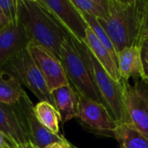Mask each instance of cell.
Instances as JSON below:
<instances>
[{
    "label": "cell",
    "mask_w": 148,
    "mask_h": 148,
    "mask_svg": "<svg viewBox=\"0 0 148 148\" xmlns=\"http://www.w3.org/2000/svg\"><path fill=\"white\" fill-rule=\"evenodd\" d=\"M147 0H109L106 19H97L110 37L116 52L140 46Z\"/></svg>",
    "instance_id": "obj_1"
},
{
    "label": "cell",
    "mask_w": 148,
    "mask_h": 148,
    "mask_svg": "<svg viewBox=\"0 0 148 148\" xmlns=\"http://www.w3.org/2000/svg\"><path fill=\"white\" fill-rule=\"evenodd\" d=\"M19 23L29 42L48 49L60 60L61 47L69 33L37 0H18Z\"/></svg>",
    "instance_id": "obj_2"
},
{
    "label": "cell",
    "mask_w": 148,
    "mask_h": 148,
    "mask_svg": "<svg viewBox=\"0 0 148 148\" xmlns=\"http://www.w3.org/2000/svg\"><path fill=\"white\" fill-rule=\"evenodd\" d=\"M60 61L73 89L82 95L103 104L84 55L82 42L69 36L62 44Z\"/></svg>",
    "instance_id": "obj_3"
},
{
    "label": "cell",
    "mask_w": 148,
    "mask_h": 148,
    "mask_svg": "<svg viewBox=\"0 0 148 148\" xmlns=\"http://www.w3.org/2000/svg\"><path fill=\"white\" fill-rule=\"evenodd\" d=\"M82 49L89 65L95 86L103 104L119 125L127 124L122 81L119 82L114 80L84 42H82Z\"/></svg>",
    "instance_id": "obj_4"
},
{
    "label": "cell",
    "mask_w": 148,
    "mask_h": 148,
    "mask_svg": "<svg viewBox=\"0 0 148 148\" xmlns=\"http://www.w3.org/2000/svg\"><path fill=\"white\" fill-rule=\"evenodd\" d=\"M4 69L13 74L21 85L29 88L39 101H48L54 106L51 92L26 48L16 54Z\"/></svg>",
    "instance_id": "obj_5"
},
{
    "label": "cell",
    "mask_w": 148,
    "mask_h": 148,
    "mask_svg": "<svg viewBox=\"0 0 148 148\" xmlns=\"http://www.w3.org/2000/svg\"><path fill=\"white\" fill-rule=\"evenodd\" d=\"M76 119L88 131L98 135L113 137L119 126L107 107L102 103L77 93Z\"/></svg>",
    "instance_id": "obj_6"
},
{
    "label": "cell",
    "mask_w": 148,
    "mask_h": 148,
    "mask_svg": "<svg viewBox=\"0 0 148 148\" xmlns=\"http://www.w3.org/2000/svg\"><path fill=\"white\" fill-rule=\"evenodd\" d=\"M127 125L148 138V85L143 80L131 84L122 80Z\"/></svg>",
    "instance_id": "obj_7"
},
{
    "label": "cell",
    "mask_w": 148,
    "mask_h": 148,
    "mask_svg": "<svg viewBox=\"0 0 148 148\" xmlns=\"http://www.w3.org/2000/svg\"><path fill=\"white\" fill-rule=\"evenodd\" d=\"M37 1L70 36L80 42H85L88 25L71 0Z\"/></svg>",
    "instance_id": "obj_8"
},
{
    "label": "cell",
    "mask_w": 148,
    "mask_h": 148,
    "mask_svg": "<svg viewBox=\"0 0 148 148\" xmlns=\"http://www.w3.org/2000/svg\"><path fill=\"white\" fill-rule=\"evenodd\" d=\"M14 106L17 110L28 140L36 147L45 148L52 143L67 140L62 134H52L37 121L33 110L34 105L25 91Z\"/></svg>",
    "instance_id": "obj_9"
},
{
    "label": "cell",
    "mask_w": 148,
    "mask_h": 148,
    "mask_svg": "<svg viewBox=\"0 0 148 148\" xmlns=\"http://www.w3.org/2000/svg\"><path fill=\"white\" fill-rule=\"evenodd\" d=\"M26 49L42 73L50 92L60 87L69 85L64 69L58 58L45 48L34 42H29Z\"/></svg>",
    "instance_id": "obj_10"
},
{
    "label": "cell",
    "mask_w": 148,
    "mask_h": 148,
    "mask_svg": "<svg viewBox=\"0 0 148 148\" xmlns=\"http://www.w3.org/2000/svg\"><path fill=\"white\" fill-rule=\"evenodd\" d=\"M29 40L20 23H9L0 30V69L20 50L25 49Z\"/></svg>",
    "instance_id": "obj_11"
},
{
    "label": "cell",
    "mask_w": 148,
    "mask_h": 148,
    "mask_svg": "<svg viewBox=\"0 0 148 148\" xmlns=\"http://www.w3.org/2000/svg\"><path fill=\"white\" fill-rule=\"evenodd\" d=\"M117 66L123 81L131 78L140 80L145 77L142 60V49L140 46L129 47L117 53Z\"/></svg>",
    "instance_id": "obj_12"
},
{
    "label": "cell",
    "mask_w": 148,
    "mask_h": 148,
    "mask_svg": "<svg viewBox=\"0 0 148 148\" xmlns=\"http://www.w3.org/2000/svg\"><path fill=\"white\" fill-rule=\"evenodd\" d=\"M0 130L5 134L13 147L29 141L14 105L0 102Z\"/></svg>",
    "instance_id": "obj_13"
},
{
    "label": "cell",
    "mask_w": 148,
    "mask_h": 148,
    "mask_svg": "<svg viewBox=\"0 0 148 148\" xmlns=\"http://www.w3.org/2000/svg\"><path fill=\"white\" fill-rule=\"evenodd\" d=\"M54 106L59 114L60 121L64 124L76 118L78 96L70 85L60 87L51 91Z\"/></svg>",
    "instance_id": "obj_14"
},
{
    "label": "cell",
    "mask_w": 148,
    "mask_h": 148,
    "mask_svg": "<svg viewBox=\"0 0 148 148\" xmlns=\"http://www.w3.org/2000/svg\"><path fill=\"white\" fill-rule=\"evenodd\" d=\"M84 43L109 75L116 82H121L122 79L120 75L116 62L89 27L87 30V37Z\"/></svg>",
    "instance_id": "obj_15"
},
{
    "label": "cell",
    "mask_w": 148,
    "mask_h": 148,
    "mask_svg": "<svg viewBox=\"0 0 148 148\" xmlns=\"http://www.w3.org/2000/svg\"><path fill=\"white\" fill-rule=\"evenodd\" d=\"M23 92L21 83L13 74L6 69H0V102L14 105Z\"/></svg>",
    "instance_id": "obj_16"
},
{
    "label": "cell",
    "mask_w": 148,
    "mask_h": 148,
    "mask_svg": "<svg viewBox=\"0 0 148 148\" xmlns=\"http://www.w3.org/2000/svg\"><path fill=\"white\" fill-rule=\"evenodd\" d=\"M114 138L121 148H148V138L127 124L119 125Z\"/></svg>",
    "instance_id": "obj_17"
},
{
    "label": "cell",
    "mask_w": 148,
    "mask_h": 148,
    "mask_svg": "<svg viewBox=\"0 0 148 148\" xmlns=\"http://www.w3.org/2000/svg\"><path fill=\"white\" fill-rule=\"evenodd\" d=\"M37 121L49 131L60 134V117L56 108L48 101H38L33 107Z\"/></svg>",
    "instance_id": "obj_18"
},
{
    "label": "cell",
    "mask_w": 148,
    "mask_h": 148,
    "mask_svg": "<svg viewBox=\"0 0 148 148\" xmlns=\"http://www.w3.org/2000/svg\"><path fill=\"white\" fill-rule=\"evenodd\" d=\"M72 3L82 14L97 19H106L109 11V0H71Z\"/></svg>",
    "instance_id": "obj_19"
},
{
    "label": "cell",
    "mask_w": 148,
    "mask_h": 148,
    "mask_svg": "<svg viewBox=\"0 0 148 148\" xmlns=\"http://www.w3.org/2000/svg\"><path fill=\"white\" fill-rule=\"evenodd\" d=\"M82 15L84 20L86 21V23H88V27L93 30V32L95 34L97 38L104 45V47L108 50V52L111 54V56H113V58L114 59V61L117 63V52L115 50V48H114L110 37L107 34V32L104 30V29L99 23L97 18H95L94 16H91L89 15H87V14H82Z\"/></svg>",
    "instance_id": "obj_20"
},
{
    "label": "cell",
    "mask_w": 148,
    "mask_h": 148,
    "mask_svg": "<svg viewBox=\"0 0 148 148\" xmlns=\"http://www.w3.org/2000/svg\"><path fill=\"white\" fill-rule=\"evenodd\" d=\"M0 8L10 23H19L18 0H0Z\"/></svg>",
    "instance_id": "obj_21"
},
{
    "label": "cell",
    "mask_w": 148,
    "mask_h": 148,
    "mask_svg": "<svg viewBox=\"0 0 148 148\" xmlns=\"http://www.w3.org/2000/svg\"><path fill=\"white\" fill-rule=\"evenodd\" d=\"M13 146L5 136V134L0 130V148H12Z\"/></svg>",
    "instance_id": "obj_22"
},
{
    "label": "cell",
    "mask_w": 148,
    "mask_h": 148,
    "mask_svg": "<svg viewBox=\"0 0 148 148\" xmlns=\"http://www.w3.org/2000/svg\"><path fill=\"white\" fill-rule=\"evenodd\" d=\"M142 60L145 71V77L143 79H148V51L146 49H142Z\"/></svg>",
    "instance_id": "obj_23"
},
{
    "label": "cell",
    "mask_w": 148,
    "mask_h": 148,
    "mask_svg": "<svg viewBox=\"0 0 148 148\" xmlns=\"http://www.w3.org/2000/svg\"><path fill=\"white\" fill-rule=\"evenodd\" d=\"M144 37H148V0L147 3V9H146V14H145L144 26H143V31H142V38H144Z\"/></svg>",
    "instance_id": "obj_24"
},
{
    "label": "cell",
    "mask_w": 148,
    "mask_h": 148,
    "mask_svg": "<svg viewBox=\"0 0 148 148\" xmlns=\"http://www.w3.org/2000/svg\"><path fill=\"white\" fill-rule=\"evenodd\" d=\"M69 144H70L69 141L65 140V141H62V142L52 143L45 148H69Z\"/></svg>",
    "instance_id": "obj_25"
},
{
    "label": "cell",
    "mask_w": 148,
    "mask_h": 148,
    "mask_svg": "<svg viewBox=\"0 0 148 148\" xmlns=\"http://www.w3.org/2000/svg\"><path fill=\"white\" fill-rule=\"evenodd\" d=\"M9 23H10V22H9L8 18L4 15V13L2 10V9L0 8V30L3 29V28H5Z\"/></svg>",
    "instance_id": "obj_26"
},
{
    "label": "cell",
    "mask_w": 148,
    "mask_h": 148,
    "mask_svg": "<svg viewBox=\"0 0 148 148\" xmlns=\"http://www.w3.org/2000/svg\"><path fill=\"white\" fill-rule=\"evenodd\" d=\"M12 148H39L36 147L34 143H32L31 141H28L23 144H19V145H16Z\"/></svg>",
    "instance_id": "obj_27"
},
{
    "label": "cell",
    "mask_w": 148,
    "mask_h": 148,
    "mask_svg": "<svg viewBox=\"0 0 148 148\" xmlns=\"http://www.w3.org/2000/svg\"><path fill=\"white\" fill-rule=\"evenodd\" d=\"M140 47L142 49H146L148 51V37H144L140 40Z\"/></svg>",
    "instance_id": "obj_28"
},
{
    "label": "cell",
    "mask_w": 148,
    "mask_h": 148,
    "mask_svg": "<svg viewBox=\"0 0 148 148\" xmlns=\"http://www.w3.org/2000/svg\"><path fill=\"white\" fill-rule=\"evenodd\" d=\"M69 148H77V147H76L75 146H74L73 144H71V143H70V144H69Z\"/></svg>",
    "instance_id": "obj_29"
},
{
    "label": "cell",
    "mask_w": 148,
    "mask_h": 148,
    "mask_svg": "<svg viewBox=\"0 0 148 148\" xmlns=\"http://www.w3.org/2000/svg\"><path fill=\"white\" fill-rule=\"evenodd\" d=\"M143 80H144V81H145V82H147V84L148 85V79H143Z\"/></svg>",
    "instance_id": "obj_30"
}]
</instances>
